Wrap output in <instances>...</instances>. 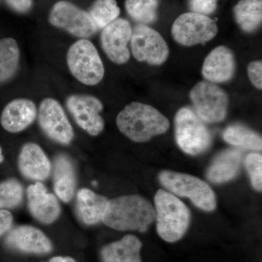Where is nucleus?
Instances as JSON below:
<instances>
[{
	"label": "nucleus",
	"instance_id": "obj_16",
	"mask_svg": "<svg viewBox=\"0 0 262 262\" xmlns=\"http://www.w3.org/2000/svg\"><path fill=\"white\" fill-rule=\"evenodd\" d=\"M235 59L232 52L225 46H219L205 60L202 74L213 83L228 82L235 73Z\"/></svg>",
	"mask_w": 262,
	"mask_h": 262
},
{
	"label": "nucleus",
	"instance_id": "obj_22",
	"mask_svg": "<svg viewBox=\"0 0 262 262\" xmlns=\"http://www.w3.org/2000/svg\"><path fill=\"white\" fill-rule=\"evenodd\" d=\"M54 190L56 195L64 203H69L75 195L76 174L72 160L60 155L54 163Z\"/></svg>",
	"mask_w": 262,
	"mask_h": 262
},
{
	"label": "nucleus",
	"instance_id": "obj_25",
	"mask_svg": "<svg viewBox=\"0 0 262 262\" xmlns=\"http://www.w3.org/2000/svg\"><path fill=\"white\" fill-rule=\"evenodd\" d=\"M225 141L232 145L244 149L261 151V136L254 131L241 125H233L227 127L223 134Z\"/></svg>",
	"mask_w": 262,
	"mask_h": 262
},
{
	"label": "nucleus",
	"instance_id": "obj_29",
	"mask_svg": "<svg viewBox=\"0 0 262 262\" xmlns=\"http://www.w3.org/2000/svg\"><path fill=\"white\" fill-rule=\"evenodd\" d=\"M246 169L251 179L252 187L258 192L262 189V156L259 153H250L246 157Z\"/></svg>",
	"mask_w": 262,
	"mask_h": 262
},
{
	"label": "nucleus",
	"instance_id": "obj_11",
	"mask_svg": "<svg viewBox=\"0 0 262 262\" xmlns=\"http://www.w3.org/2000/svg\"><path fill=\"white\" fill-rule=\"evenodd\" d=\"M37 114L39 126L50 139L63 145L72 142L75 136L73 127L57 100L52 98L43 99Z\"/></svg>",
	"mask_w": 262,
	"mask_h": 262
},
{
	"label": "nucleus",
	"instance_id": "obj_19",
	"mask_svg": "<svg viewBox=\"0 0 262 262\" xmlns=\"http://www.w3.org/2000/svg\"><path fill=\"white\" fill-rule=\"evenodd\" d=\"M108 199L99 195L91 189H80L77 193L76 209L80 220L87 225H94L101 222L106 206Z\"/></svg>",
	"mask_w": 262,
	"mask_h": 262
},
{
	"label": "nucleus",
	"instance_id": "obj_15",
	"mask_svg": "<svg viewBox=\"0 0 262 262\" xmlns=\"http://www.w3.org/2000/svg\"><path fill=\"white\" fill-rule=\"evenodd\" d=\"M29 211L43 224L53 223L59 216L61 208L54 194L48 193L42 183L37 182L29 186L27 191Z\"/></svg>",
	"mask_w": 262,
	"mask_h": 262
},
{
	"label": "nucleus",
	"instance_id": "obj_17",
	"mask_svg": "<svg viewBox=\"0 0 262 262\" xmlns=\"http://www.w3.org/2000/svg\"><path fill=\"white\" fill-rule=\"evenodd\" d=\"M18 165L22 175L31 180H46L51 172V163L47 155L34 143H27L22 146Z\"/></svg>",
	"mask_w": 262,
	"mask_h": 262
},
{
	"label": "nucleus",
	"instance_id": "obj_10",
	"mask_svg": "<svg viewBox=\"0 0 262 262\" xmlns=\"http://www.w3.org/2000/svg\"><path fill=\"white\" fill-rule=\"evenodd\" d=\"M133 56L137 61L160 66L168 59L169 48L159 32L144 24H138L130 39Z\"/></svg>",
	"mask_w": 262,
	"mask_h": 262
},
{
	"label": "nucleus",
	"instance_id": "obj_7",
	"mask_svg": "<svg viewBox=\"0 0 262 262\" xmlns=\"http://www.w3.org/2000/svg\"><path fill=\"white\" fill-rule=\"evenodd\" d=\"M191 101L196 114L203 121L215 123L227 116L229 97L225 91L209 81L198 82L192 90Z\"/></svg>",
	"mask_w": 262,
	"mask_h": 262
},
{
	"label": "nucleus",
	"instance_id": "obj_3",
	"mask_svg": "<svg viewBox=\"0 0 262 262\" xmlns=\"http://www.w3.org/2000/svg\"><path fill=\"white\" fill-rule=\"evenodd\" d=\"M157 231L169 243L177 242L187 232L190 224L189 208L178 196L163 189L155 196Z\"/></svg>",
	"mask_w": 262,
	"mask_h": 262
},
{
	"label": "nucleus",
	"instance_id": "obj_24",
	"mask_svg": "<svg viewBox=\"0 0 262 262\" xmlns=\"http://www.w3.org/2000/svg\"><path fill=\"white\" fill-rule=\"evenodd\" d=\"M20 50L13 38L0 39V84L10 80L18 70Z\"/></svg>",
	"mask_w": 262,
	"mask_h": 262
},
{
	"label": "nucleus",
	"instance_id": "obj_20",
	"mask_svg": "<svg viewBox=\"0 0 262 262\" xmlns=\"http://www.w3.org/2000/svg\"><path fill=\"white\" fill-rule=\"evenodd\" d=\"M241 161L242 154L239 150H225L213 160L207 172V178L215 184L229 182L237 176Z\"/></svg>",
	"mask_w": 262,
	"mask_h": 262
},
{
	"label": "nucleus",
	"instance_id": "obj_4",
	"mask_svg": "<svg viewBox=\"0 0 262 262\" xmlns=\"http://www.w3.org/2000/svg\"><path fill=\"white\" fill-rule=\"evenodd\" d=\"M160 182L169 192L187 198L194 206L206 211H213L216 207V198L213 189L204 181L189 174L163 170Z\"/></svg>",
	"mask_w": 262,
	"mask_h": 262
},
{
	"label": "nucleus",
	"instance_id": "obj_35",
	"mask_svg": "<svg viewBox=\"0 0 262 262\" xmlns=\"http://www.w3.org/2000/svg\"><path fill=\"white\" fill-rule=\"evenodd\" d=\"M3 161H4V156L3 155V149L0 146V163H3Z\"/></svg>",
	"mask_w": 262,
	"mask_h": 262
},
{
	"label": "nucleus",
	"instance_id": "obj_2",
	"mask_svg": "<svg viewBox=\"0 0 262 262\" xmlns=\"http://www.w3.org/2000/svg\"><path fill=\"white\" fill-rule=\"evenodd\" d=\"M117 125L122 134L135 142L149 141L161 135L170 127V122L158 110L139 102L127 104L118 114Z\"/></svg>",
	"mask_w": 262,
	"mask_h": 262
},
{
	"label": "nucleus",
	"instance_id": "obj_13",
	"mask_svg": "<svg viewBox=\"0 0 262 262\" xmlns=\"http://www.w3.org/2000/svg\"><path fill=\"white\" fill-rule=\"evenodd\" d=\"M132 27L126 19L117 18L103 29L101 46L108 58L117 64H124L130 58L127 45L130 42Z\"/></svg>",
	"mask_w": 262,
	"mask_h": 262
},
{
	"label": "nucleus",
	"instance_id": "obj_23",
	"mask_svg": "<svg viewBox=\"0 0 262 262\" xmlns=\"http://www.w3.org/2000/svg\"><path fill=\"white\" fill-rule=\"evenodd\" d=\"M233 12L241 29L246 32H252L261 24L262 0H239Z\"/></svg>",
	"mask_w": 262,
	"mask_h": 262
},
{
	"label": "nucleus",
	"instance_id": "obj_21",
	"mask_svg": "<svg viewBox=\"0 0 262 262\" xmlns=\"http://www.w3.org/2000/svg\"><path fill=\"white\" fill-rule=\"evenodd\" d=\"M142 244L133 234H127L120 241L103 247L101 251L102 262H142L140 251Z\"/></svg>",
	"mask_w": 262,
	"mask_h": 262
},
{
	"label": "nucleus",
	"instance_id": "obj_12",
	"mask_svg": "<svg viewBox=\"0 0 262 262\" xmlns=\"http://www.w3.org/2000/svg\"><path fill=\"white\" fill-rule=\"evenodd\" d=\"M66 106L76 123L90 135H99L104 129V120L100 115L103 111V103L96 96L71 95L66 100Z\"/></svg>",
	"mask_w": 262,
	"mask_h": 262
},
{
	"label": "nucleus",
	"instance_id": "obj_6",
	"mask_svg": "<svg viewBox=\"0 0 262 262\" xmlns=\"http://www.w3.org/2000/svg\"><path fill=\"white\" fill-rule=\"evenodd\" d=\"M175 136L179 147L188 155L202 154L211 144V135L206 125L187 107L180 108L176 115Z\"/></svg>",
	"mask_w": 262,
	"mask_h": 262
},
{
	"label": "nucleus",
	"instance_id": "obj_18",
	"mask_svg": "<svg viewBox=\"0 0 262 262\" xmlns=\"http://www.w3.org/2000/svg\"><path fill=\"white\" fill-rule=\"evenodd\" d=\"M37 115L35 103L28 98H16L5 106L0 117L3 128L19 133L32 125Z\"/></svg>",
	"mask_w": 262,
	"mask_h": 262
},
{
	"label": "nucleus",
	"instance_id": "obj_31",
	"mask_svg": "<svg viewBox=\"0 0 262 262\" xmlns=\"http://www.w3.org/2000/svg\"><path fill=\"white\" fill-rule=\"evenodd\" d=\"M248 75L253 85L258 90L262 89V62H251L248 67Z\"/></svg>",
	"mask_w": 262,
	"mask_h": 262
},
{
	"label": "nucleus",
	"instance_id": "obj_14",
	"mask_svg": "<svg viewBox=\"0 0 262 262\" xmlns=\"http://www.w3.org/2000/svg\"><path fill=\"white\" fill-rule=\"evenodd\" d=\"M5 244L17 251L34 254H47L53 250L47 236L39 229L28 225L12 229L5 238Z\"/></svg>",
	"mask_w": 262,
	"mask_h": 262
},
{
	"label": "nucleus",
	"instance_id": "obj_30",
	"mask_svg": "<svg viewBox=\"0 0 262 262\" xmlns=\"http://www.w3.org/2000/svg\"><path fill=\"white\" fill-rule=\"evenodd\" d=\"M218 0H189L192 12L205 15L212 14L217 8Z\"/></svg>",
	"mask_w": 262,
	"mask_h": 262
},
{
	"label": "nucleus",
	"instance_id": "obj_5",
	"mask_svg": "<svg viewBox=\"0 0 262 262\" xmlns=\"http://www.w3.org/2000/svg\"><path fill=\"white\" fill-rule=\"evenodd\" d=\"M67 63L76 80L85 85H96L103 80L104 67L94 44L87 39L76 41L69 48Z\"/></svg>",
	"mask_w": 262,
	"mask_h": 262
},
{
	"label": "nucleus",
	"instance_id": "obj_26",
	"mask_svg": "<svg viewBox=\"0 0 262 262\" xmlns=\"http://www.w3.org/2000/svg\"><path fill=\"white\" fill-rule=\"evenodd\" d=\"M159 0H126L125 9L131 18L139 24H152L158 18Z\"/></svg>",
	"mask_w": 262,
	"mask_h": 262
},
{
	"label": "nucleus",
	"instance_id": "obj_9",
	"mask_svg": "<svg viewBox=\"0 0 262 262\" xmlns=\"http://www.w3.org/2000/svg\"><path fill=\"white\" fill-rule=\"evenodd\" d=\"M171 33L177 42L189 47L211 40L218 33V27L208 15L189 12L176 19Z\"/></svg>",
	"mask_w": 262,
	"mask_h": 262
},
{
	"label": "nucleus",
	"instance_id": "obj_28",
	"mask_svg": "<svg viewBox=\"0 0 262 262\" xmlns=\"http://www.w3.org/2000/svg\"><path fill=\"white\" fill-rule=\"evenodd\" d=\"M23 196V187L16 179H8L0 183V209L19 206Z\"/></svg>",
	"mask_w": 262,
	"mask_h": 262
},
{
	"label": "nucleus",
	"instance_id": "obj_34",
	"mask_svg": "<svg viewBox=\"0 0 262 262\" xmlns=\"http://www.w3.org/2000/svg\"><path fill=\"white\" fill-rule=\"evenodd\" d=\"M49 262H76L75 260L69 256H55Z\"/></svg>",
	"mask_w": 262,
	"mask_h": 262
},
{
	"label": "nucleus",
	"instance_id": "obj_32",
	"mask_svg": "<svg viewBox=\"0 0 262 262\" xmlns=\"http://www.w3.org/2000/svg\"><path fill=\"white\" fill-rule=\"evenodd\" d=\"M12 10L19 13H26L32 9L33 0H5Z\"/></svg>",
	"mask_w": 262,
	"mask_h": 262
},
{
	"label": "nucleus",
	"instance_id": "obj_33",
	"mask_svg": "<svg viewBox=\"0 0 262 262\" xmlns=\"http://www.w3.org/2000/svg\"><path fill=\"white\" fill-rule=\"evenodd\" d=\"M13 221V215L10 211L0 210V237L10 230Z\"/></svg>",
	"mask_w": 262,
	"mask_h": 262
},
{
	"label": "nucleus",
	"instance_id": "obj_27",
	"mask_svg": "<svg viewBox=\"0 0 262 262\" xmlns=\"http://www.w3.org/2000/svg\"><path fill=\"white\" fill-rule=\"evenodd\" d=\"M89 14L98 30L118 18L120 9L116 0H96L89 10Z\"/></svg>",
	"mask_w": 262,
	"mask_h": 262
},
{
	"label": "nucleus",
	"instance_id": "obj_1",
	"mask_svg": "<svg viewBox=\"0 0 262 262\" xmlns=\"http://www.w3.org/2000/svg\"><path fill=\"white\" fill-rule=\"evenodd\" d=\"M155 220V210L150 202L132 194L108 201L101 222L116 230L144 232Z\"/></svg>",
	"mask_w": 262,
	"mask_h": 262
},
{
	"label": "nucleus",
	"instance_id": "obj_8",
	"mask_svg": "<svg viewBox=\"0 0 262 262\" xmlns=\"http://www.w3.org/2000/svg\"><path fill=\"white\" fill-rule=\"evenodd\" d=\"M48 19L53 27L63 29L80 39L92 37L98 31L89 12L65 0L57 2L53 5Z\"/></svg>",
	"mask_w": 262,
	"mask_h": 262
}]
</instances>
